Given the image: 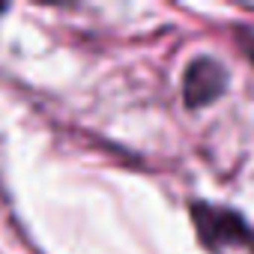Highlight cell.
I'll return each mask as SVG.
<instances>
[{"label": "cell", "mask_w": 254, "mask_h": 254, "mask_svg": "<svg viewBox=\"0 0 254 254\" xmlns=\"http://www.w3.org/2000/svg\"><path fill=\"white\" fill-rule=\"evenodd\" d=\"M189 212H191V224L203 248L224 251L236 245H254V230L242 218V212L221 206V203H209V200H191Z\"/></svg>", "instance_id": "obj_1"}, {"label": "cell", "mask_w": 254, "mask_h": 254, "mask_svg": "<svg viewBox=\"0 0 254 254\" xmlns=\"http://www.w3.org/2000/svg\"><path fill=\"white\" fill-rule=\"evenodd\" d=\"M230 84V75L224 69V63H218L215 57H194L186 69V78H183V102L186 108H206L212 105L215 99H221V93L227 90Z\"/></svg>", "instance_id": "obj_2"}]
</instances>
